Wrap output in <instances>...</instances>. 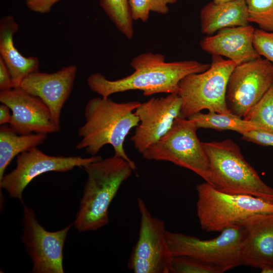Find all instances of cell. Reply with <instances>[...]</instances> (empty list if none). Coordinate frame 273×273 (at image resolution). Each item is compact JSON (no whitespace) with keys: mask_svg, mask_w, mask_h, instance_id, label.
<instances>
[{"mask_svg":"<svg viewBox=\"0 0 273 273\" xmlns=\"http://www.w3.org/2000/svg\"><path fill=\"white\" fill-rule=\"evenodd\" d=\"M134 71L118 79L111 80L99 72L87 79L89 88L101 97L107 98L113 94L139 90L145 96L156 94H177L179 83L187 75L202 72L210 64L195 60L168 62L164 55L148 52L134 57L130 62Z\"/></svg>","mask_w":273,"mask_h":273,"instance_id":"1","label":"cell"},{"mask_svg":"<svg viewBox=\"0 0 273 273\" xmlns=\"http://www.w3.org/2000/svg\"><path fill=\"white\" fill-rule=\"evenodd\" d=\"M141 104L138 101L118 103L109 97L90 99L84 109L85 122L78 129L80 141L76 148L95 156L103 146L110 145L114 155L136 167L126 154L124 143L130 130L139 123L134 112Z\"/></svg>","mask_w":273,"mask_h":273,"instance_id":"2","label":"cell"},{"mask_svg":"<svg viewBox=\"0 0 273 273\" xmlns=\"http://www.w3.org/2000/svg\"><path fill=\"white\" fill-rule=\"evenodd\" d=\"M82 168L87 179L73 224L80 232L95 231L108 223L111 202L136 167L114 155L89 163Z\"/></svg>","mask_w":273,"mask_h":273,"instance_id":"3","label":"cell"},{"mask_svg":"<svg viewBox=\"0 0 273 273\" xmlns=\"http://www.w3.org/2000/svg\"><path fill=\"white\" fill-rule=\"evenodd\" d=\"M207 155L210 184L221 192L248 195L273 203V189L246 161L239 146L227 139L202 142Z\"/></svg>","mask_w":273,"mask_h":273,"instance_id":"4","label":"cell"},{"mask_svg":"<svg viewBox=\"0 0 273 273\" xmlns=\"http://www.w3.org/2000/svg\"><path fill=\"white\" fill-rule=\"evenodd\" d=\"M196 211L201 229L220 232L256 214L273 213V203L255 196L231 194L205 181L196 186Z\"/></svg>","mask_w":273,"mask_h":273,"instance_id":"5","label":"cell"},{"mask_svg":"<svg viewBox=\"0 0 273 273\" xmlns=\"http://www.w3.org/2000/svg\"><path fill=\"white\" fill-rule=\"evenodd\" d=\"M236 66L230 60L212 55L208 69L183 78L178 92L182 102L180 117L188 118L204 109L232 114L227 107L225 96L229 79Z\"/></svg>","mask_w":273,"mask_h":273,"instance_id":"6","label":"cell"},{"mask_svg":"<svg viewBox=\"0 0 273 273\" xmlns=\"http://www.w3.org/2000/svg\"><path fill=\"white\" fill-rule=\"evenodd\" d=\"M197 129L192 120L177 118L171 129L142 154L143 158L170 162L192 171L209 183V159L197 136Z\"/></svg>","mask_w":273,"mask_h":273,"instance_id":"7","label":"cell"},{"mask_svg":"<svg viewBox=\"0 0 273 273\" xmlns=\"http://www.w3.org/2000/svg\"><path fill=\"white\" fill-rule=\"evenodd\" d=\"M220 233L218 236L209 240L167 230L166 236L173 256L192 257L217 266L224 272L242 264L240 251L245 230L238 223Z\"/></svg>","mask_w":273,"mask_h":273,"instance_id":"8","label":"cell"},{"mask_svg":"<svg viewBox=\"0 0 273 273\" xmlns=\"http://www.w3.org/2000/svg\"><path fill=\"white\" fill-rule=\"evenodd\" d=\"M137 204L139 236L127 267L134 273H170L173 256L167 242L165 222L152 215L141 198H137Z\"/></svg>","mask_w":273,"mask_h":273,"instance_id":"9","label":"cell"},{"mask_svg":"<svg viewBox=\"0 0 273 273\" xmlns=\"http://www.w3.org/2000/svg\"><path fill=\"white\" fill-rule=\"evenodd\" d=\"M23 205L21 239L32 263L33 273H64L63 248L73 224L51 232L39 222L33 209Z\"/></svg>","mask_w":273,"mask_h":273,"instance_id":"10","label":"cell"},{"mask_svg":"<svg viewBox=\"0 0 273 273\" xmlns=\"http://www.w3.org/2000/svg\"><path fill=\"white\" fill-rule=\"evenodd\" d=\"M273 82V65L261 57L235 66L228 83L227 107L233 115L244 118Z\"/></svg>","mask_w":273,"mask_h":273,"instance_id":"11","label":"cell"},{"mask_svg":"<svg viewBox=\"0 0 273 273\" xmlns=\"http://www.w3.org/2000/svg\"><path fill=\"white\" fill-rule=\"evenodd\" d=\"M101 158L99 155L89 157L51 156L35 147L17 156L16 168L5 174L0 180V187L6 190L10 197L19 200L23 204L24 189L39 175L50 171L66 172L75 167L82 168Z\"/></svg>","mask_w":273,"mask_h":273,"instance_id":"12","label":"cell"},{"mask_svg":"<svg viewBox=\"0 0 273 273\" xmlns=\"http://www.w3.org/2000/svg\"><path fill=\"white\" fill-rule=\"evenodd\" d=\"M181 99L177 94L152 98L135 110L139 123L131 138L135 148L142 154L162 138L180 117Z\"/></svg>","mask_w":273,"mask_h":273,"instance_id":"13","label":"cell"},{"mask_svg":"<svg viewBox=\"0 0 273 273\" xmlns=\"http://www.w3.org/2000/svg\"><path fill=\"white\" fill-rule=\"evenodd\" d=\"M0 102L12 112L10 126L17 133L48 134L60 131L52 121L50 109L39 98L20 87L1 91Z\"/></svg>","mask_w":273,"mask_h":273,"instance_id":"14","label":"cell"},{"mask_svg":"<svg viewBox=\"0 0 273 273\" xmlns=\"http://www.w3.org/2000/svg\"><path fill=\"white\" fill-rule=\"evenodd\" d=\"M76 73L75 65L51 73L37 70L26 77L19 87L40 99L50 109L54 123L60 127L61 111L72 90Z\"/></svg>","mask_w":273,"mask_h":273,"instance_id":"15","label":"cell"},{"mask_svg":"<svg viewBox=\"0 0 273 273\" xmlns=\"http://www.w3.org/2000/svg\"><path fill=\"white\" fill-rule=\"evenodd\" d=\"M240 223L245 230L241 264L260 269L273 267V213L256 214Z\"/></svg>","mask_w":273,"mask_h":273,"instance_id":"16","label":"cell"},{"mask_svg":"<svg viewBox=\"0 0 273 273\" xmlns=\"http://www.w3.org/2000/svg\"><path fill=\"white\" fill-rule=\"evenodd\" d=\"M255 29L249 25L223 28L203 38L200 46L212 55L226 57L239 65L260 57L253 45Z\"/></svg>","mask_w":273,"mask_h":273,"instance_id":"17","label":"cell"},{"mask_svg":"<svg viewBox=\"0 0 273 273\" xmlns=\"http://www.w3.org/2000/svg\"><path fill=\"white\" fill-rule=\"evenodd\" d=\"M19 25L13 17L6 16L0 21V57L4 60L12 76L15 87L23 80L38 70L39 62L35 57H25L14 45L13 36Z\"/></svg>","mask_w":273,"mask_h":273,"instance_id":"18","label":"cell"},{"mask_svg":"<svg viewBox=\"0 0 273 273\" xmlns=\"http://www.w3.org/2000/svg\"><path fill=\"white\" fill-rule=\"evenodd\" d=\"M201 30L207 35L225 28L249 25L245 0L211 2L200 12Z\"/></svg>","mask_w":273,"mask_h":273,"instance_id":"19","label":"cell"},{"mask_svg":"<svg viewBox=\"0 0 273 273\" xmlns=\"http://www.w3.org/2000/svg\"><path fill=\"white\" fill-rule=\"evenodd\" d=\"M47 134L32 133L20 134L14 131L10 125H1L0 127V180L13 159L20 154L42 144Z\"/></svg>","mask_w":273,"mask_h":273,"instance_id":"20","label":"cell"},{"mask_svg":"<svg viewBox=\"0 0 273 273\" xmlns=\"http://www.w3.org/2000/svg\"><path fill=\"white\" fill-rule=\"evenodd\" d=\"M188 118L195 123L197 128H210L217 130H230L241 134L253 130H261L255 122L246 120L233 114H224L208 111L207 113L201 112L191 115Z\"/></svg>","mask_w":273,"mask_h":273,"instance_id":"21","label":"cell"},{"mask_svg":"<svg viewBox=\"0 0 273 273\" xmlns=\"http://www.w3.org/2000/svg\"><path fill=\"white\" fill-rule=\"evenodd\" d=\"M101 6L117 29L127 38L134 34L129 0H100Z\"/></svg>","mask_w":273,"mask_h":273,"instance_id":"22","label":"cell"},{"mask_svg":"<svg viewBox=\"0 0 273 273\" xmlns=\"http://www.w3.org/2000/svg\"><path fill=\"white\" fill-rule=\"evenodd\" d=\"M243 119L255 122L261 130L273 133V82L262 98Z\"/></svg>","mask_w":273,"mask_h":273,"instance_id":"23","label":"cell"},{"mask_svg":"<svg viewBox=\"0 0 273 273\" xmlns=\"http://www.w3.org/2000/svg\"><path fill=\"white\" fill-rule=\"evenodd\" d=\"M248 21L260 29L273 32V0H245Z\"/></svg>","mask_w":273,"mask_h":273,"instance_id":"24","label":"cell"},{"mask_svg":"<svg viewBox=\"0 0 273 273\" xmlns=\"http://www.w3.org/2000/svg\"><path fill=\"white\" fill-rule=\"evenodd\" d=\"M177 0H129L131 16L133 20L146 22L151 12L166 14L169 11L168 5Z\"/></svg>","mask_w":273,"mask_h":273,"instance_id":"25","label":"cell"},{"mask_svg":"<svg viewBox=\"0 0 273 273\" xmlns=\"http://www.w3.org/2000/svg\"><path fill=\"white\" fill-rule=\"evenodd\" d=\"M170 272L222 273L219 267L186 256H173Z\"/></svg>","mask_w":273,"mask_h":273,"instance_id":"26","label":"cell"},{"mask_svg":"<svg viewBox=\"0 0 273 273\" xmlns=\"http://www.w3.org/2000/svg\"><path fill=\"white\" fill-rule=\"evenodd\" d=\"M253 45L258 55L273 65V32L255 29Z\"/></svg>","mask_w":273,"mask_h":273,"instance_id":"27","label":"cell"},{"mask_svg":"<svg viewBox=\"0 0 273 273\" xmlns=\"http://www.w3.org/2000/svg\"><path fill=\"white\" fill-rule=\"evenodd\" d=\"M245 141L265 146L273 147V133L259 129H253L241 134Z\"/></svg>","mask_w":273,"mask_h":273,"instance_id":"28","label":"cell"},{"mask_svg":"<svg viewBox=\"0 0 273 273\" xmlns=\"http://www.w3.org/2000/svg\"><path fill=\"white\" fill-rule=\"evenodd\" d=\"M60 0H26L27 7L31 11L41 14L49 12L53 5Z\"/></svg>","mask_w":273,"mask_h":273,"instance_id":"29","label":"cell"},{"mask_svg":"<svg viewBox=\"0 0 273 273\" xmlns=\"http://www.w3.org/2000/svg\"><path fill=\"white\" fill-rule=\"evenodd\" d=\"M14 87L10 73L4 60L0 57V90H9Z\"/></svg>","mask_w":273,"mask_h":273,"instance_id":"30","label":"cell"},{"mask_svg":"<svg viewBox=\"0 0 273 273\" xmlns=\"http://www.w3.org/2000/svg\"><path fill=\"white\" fill-rule=\"evenodd\" d=\"M11 109L6 105L1 103L0 105V124H9L12 118Z\"/></svg>","mask_w":273,"mask_h":273,"instance_id":"31","label":"cell"},{"mask_svg":"<svg viewBox=\"0 0 273 273\" xmlns=\"http://www.w3.org/2000/svg\"><path fill=\"white\" fill-rule=\"evenodd\" d=\"M262 273H273V267H264L261 269Z\"/></svg>","mask_w":273,"mask_h":273,"instance_id":"32","label":"cell"},{"mask_svg":"<svg viewBox=\"0 0 273 273\" xmlns=\"http://www.w3.org/2000/svg\"><path fill=\"white\" fill-rule=\"evenodd\" d=\"M234 0H212V2L215 3H221V2H229Z\"/></svg>","mask_w":273,"mask_h":273,"instance_id":"33","label":"cell"}]
</instances>
